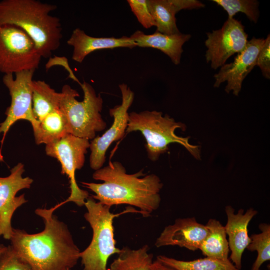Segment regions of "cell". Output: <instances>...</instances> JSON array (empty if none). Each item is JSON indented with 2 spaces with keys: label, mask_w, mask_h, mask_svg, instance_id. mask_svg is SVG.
Listing matches in <instances>:
<instances>
[{
  "label": "cell",
  "mask_w": 270,
  "mask_h": 270,
  "mask_svg": "<svg viewBox=\"0 0 270 270\" xmlns=\"http://www.w3.org/2000/svg\"><path fill=\"white\" fill-rule=\"evenodd\" d=\"M206 225L198 222L194 218H178L168 226L157 238V248L178 246L194 251L199 248L208 234Z\"/></svg>",
  "instance_id": "5bb4252c"
},
{
  "label": "cell",
  "mask_w": 270,
  "mask_h": 270,
  "mask_svg": "<svg viewBox=\"0 0 270 270\" xmlns=\"http://www.w3.org/2000/svg\"><path fill=\"white\" fill-rule=\"evenodd\" d=\"M258 227L262 232L250 236L251 242L246 248L251 252H258V256L251 270H260L262 264L270 260V226L262 223Z\"/></svg>",
  "instance_id": "cb8c5ba5"
},
{
  "label": "cell",
  "mask_w": 270,
  "mask_h": 270,
  "mask_svg": "<svg viewBox=\"0 0 270 270\" xmlns=\"http://www.w3.org/2000/svg\"><path fill=\"white\" fill-rule=\"evenodd\" d=\"M156 260L177 270H240L230 260H222L210 257L184 261L159 255Z\"/></svg>",
  "instance_id": "603a6c76"
},
{
  "label": "cell",
  "mask_w": 270,
  "mask_h": 270,
  "mask_svg": "<svg viewBox=\"0 0 270 270\" xmlns=\"http://www.w3.org/2000/svg\"><path fill=\"white\" fill-rule=\"evenodd\" d=\"M60 64L68 72V76L70 78L77 82L79 84H81L79 80L74 75L72 70L70 68L68 63V60L66 58L62 56H54V58H50L46 64V68L48 70L54 65Z\"/></svg>",
  "instance_id": "f1b7e54d"
},
{
  "label": "cell",
  "mask_w": 270,
  "mask_h": 270,
  "mask_svg": "<svg viewBox=\"0 0 270 270\" xmlns=\"http://www.w3.org/2000/svg\"><path fill=\"white\" fill-rule=\"evenodd\" d=\"M54 207L35 210L44 224L38 233L13 228L11 246L31 270H71L80 258L66 224L54 214Z\"/></svg>",
  "instance_id": "6da1fadb"
},
{
  "label": "cell",
  "mask_w": 270,
  "mask_h": 270,
  "mask_svg": "<svg viewBox=\"0 0 270 270\" xmlns=\"http://www.w3.org/2000/svg\"><path fill=\"white\" fill-rule=\"evenodd\" d=\"M24 165L18 163L10 170V174L6 177H0V236L10 240L13 228L11 220L16 210L28 200L24 194L16 196L20 190L30 188L33 180L28 177H23Z\"/></svg>",
  "instance_id": "7c38bea8"
},
{
  "label": "cell",
  "mask_w": 270,
  "mask_h": 270,
  "mask_svg": "<svg viewBox=\"0 0 270 270\" xmlns=\"http://www.w3.org/2000/svg\"><path fill=\"white\" fill-rule=\"evenodd\" d=\"M60 100V93L56 92L46 82L33 80L32 108L34 116L38 121L59 109Z\"/></svg>",
  "instance_id": "ffe728a7"
},
{
  "label": "cell",
  "mask_w": 270,
  "mask_h": 270,
  "mask_svg": "<svg viewBox=\"0 0 270 270\" xmlns=\"http://www.w3.org/2000/svg\"><path fill=\"white\" fill-rule=\"evenodd\" d=\"M66 42L73 48L72 60L78 63H82L87 56L96 50L116 48H132L137 46L130 37H93L80 28L73 30Z\"/></svg>",
  "instance_id": "2e32d148"
},
{
  "label": "cell",
  "mask_w": 270,
  "mask_h": 270,
  "mask_svg": "<svg viewBox=\"0 0 270 270\" xmlns=\"http://www.w3.org/2000/svg\"><path fill=\"white\" fill-rule=\"evenodd\" d=\"M132 11L138 22L146 28L155 26V22L150 12L147 0H128Z\"/></svg>",
  "instance_id": "4316f807"
},
{
  "label": "cell",
  "mask_w": 270,
  "mask_h": 270,
  "mask_svg": "<svg viewBox=\"0 0 270 270\" xmlns=\"http://www.w3.org/2000/svg\"><path fill=\"white\" fill-rule=\"evenodd\" d=\"M225 211L227 222L224 228L228 236L230 258L236 268L240 270L242 254L251 242L248 234V225L258 212L251 208L245 213L242 209H240L235 214L234 208L230 206L226 207Z\"/></svg>",
  "instance_id": "9a60e30c"
},
{
  "label": "cell",
  "mask_w": 270,
  "mask_h": 270,
  "mask_svg": "<svg viewBox=\"0 0 270 270\" xmlns=\"http://www.w3.org/2000/svg\"><path fill=\"white\" fill-rule=\"evenodd\" d=\"M130 38L136 44L137 46L152 48L162 51L177 65L180 62L182 46L190 38L191 35L181 32L166 34L158 32L148 34L138 30Z\"/></svg>",
  "instance_id": "ac0fdd59"
},
{
  "label": "cell",
  "mask_w": 270,
  "mask_h": 270,
  "mask_svg": "<svg viewBox=\"0 0 270 270\" xmlns=\"http://www.w3.org/2000/svg\"><path fill=\"white\" fill-rule=\"evenodd\" d=\"M56 8L55 4L38 0H2L0 25L20 28L33 40L41 56L50 58L62 37L60 18L50 14Z\"/></svg>",
  "instance_id": "3957f363"
},
{
  "label": "cell",
  "mask_w": 270,
  "mask_h": 270,
  "mask_svg": "<svg viewBox=\"0 0 270 270\" xmlns=\"http://www.w3.org/2000/svg\"><path fill=\"white\" fill-rule=\"evenodd\" d=\"M122 94V104L110 110L113 122L102 136H96L90 142V165L94 171L103 166L106 160V152L114 142L122 138L126 133L129 113L128 110L134 99V93L124 84L119 85Z\"/></svg>",
  "instance_id": "8fae6325"
},
{
  "label": "cell",
  "mask_w": 270,
  "mask_h": 270,
  "mask_svg": "<svg viewBox=\"0 0 270 270\" xmlns=\"http://www.w3.org/2000/svg\"><path fill=\"white\" fill-rule=\"evenodd\" d=\"M148 7L155 22L156 31L166 34L180 33L176 14L182 10H192L204 7L197 0H147Z\"/></svg>",
  "instance_id": "e0dca14e"
},
{
  "label": "cell",
  "mask_w": 270,
  "mask_h": 270,
  "mask_svg": "<svg viewBox=\"0 0 270 270\" xmlns=\"http://www.w3.org/2000/svg\"><path fill=\"white\" fill-rule=\"evenodd\" d=\"M206 226L208 232L199 249L206 257L228 260L230 248L224 226L218 220L212 218L208 220Z\"/></svg>",
  "instance_id": "44dd1931"
},
{
  "label": "cell",
  "mask_w": 270,
  "mask_h": 270,
  "mask_svg": "<svg viewBox=\"0 0 270 270\" xmlns=\"http://www.w3.org/2000/svg\"><path fill=\"white\" fill-rule=\"evenodd\" d=\"M84 206L87 210L84 218L92 228V237L89 246L80 254L83 270H108L109 258L120 251L116 246L114 218L128 212H140L131 208L114 214L110 210V207L96 202L92 196L86 200Z\"/></svg>",
  "instance_id": "277c9868"
},
{
  "label": "cell",
  "mask_w": 270,
  "mask_h": 270,
  "mask_svg": "<svg viewBox=\"0 0 270 270\" xmlns=\"http://www.w3.org/2000/svg\"><path fill=\"white\" fill-rule=\"evenodd\" d=\"M270 35L265 39L256 61V66L261 70L262 76L267 79L270 78Z\"/></svg>",
  "instance_id": "83f0119b"
},
{
  "label": "cell",
  "mask_w": 270,
  "mask_h": 270,
  "mask_svg": "<svg viewBox=\"0 0 270 270\" xmlns=\"http://www.w3.org/2000/svg\"><path fill=\"white\" fill-rule=\"evenodd\" d=\"M227 12L228 18H233L237 13H244L252 22H258L260 12L259 2L256 0H213Z\"/></svg>",
  "instance_id": "d4e9b609"
},
{
  "label": "cell",
  "mask_w": 270,
  "mask_h": 270,
  "mask_svg": "<svg viewBox=\"0 0 270 270\" xmlns=\"http://www.w3.org/2000/svg\"><path fill=\"white\" fill-rule=\"evenodd\" d=\"M206 35V58L214 70L224 64L232 55L242 51L248 42L244 26L234 18H228L220 29Z\"/></svg>",
  "instance_id": "30bf717a"
},
{
  "label": "cell",
  "mask_w": 270,
  "mask_h": 270,
  "mask_svg": "<svg viewBox=\"0 0 270 270\" xmlns=\"http://www.w3.org/2000/svg\"><path fill=\"white\" fill-rule=\"evenodd\" d=\"M150 270H177L173 268L166 266L158 260L153 262Z\"/></svg>",
  "instance_id": "f546056e"
},
{
  "label": "cell",
  "mask_w": 270,
  "mask_h": 270,
  "mask_svg": "<svg viewBox=\"0 0 270 270\" xmlns=\"http://www.w3.org/2000/svg\"><path fill=\"white\" fill-rule=\"evenodd\" d=\"M149 249L147 244L137 250L123 247L108 270H150L153 254Z\"/></svg>",
  "instance_id": "7402d4cb"
},
{
  "label": "cell",
  "mask_w": 270,
  "mask_h": 270,
  "mask_svg": "<svg viewBox=\"0 0 270 270\" xmlns=\"http://www.w3.org/2000/svg\"><path fill=\"white\" fill-rule=\"evenodd\" d=\"M6 248V246H5L4 244H0V256Z\"/></svg>",
  "instance_id": "4dcf8cb0"
},
{
  "label": "cell",
  "mask_w": 270,
  "mask_h": 270,
  "mask_svg": "<svg viewBox=\"0 0 270 270\" xmlns=\"http://www.w3.org/2000/svg\"><path fill=\"white\" fill-rule=\"evenodd\" d=\"M32 130L37 144H46L70 134L68 120L60 108L46 115Z\"/></svg>",
  "instance_id": "d6986e66"
},
{
  "label": "cell",
  "mask_w": 270,
  "mask_h": 270,
  "mask_svg": "<svg viewBox=\"0 0 270 270\" xmlns=\"http://www.w3.org/2000/svg\"><path fill=\"white\" fill-rule=\"evenodd\" d=\"M264 41V38L254 37L248 41L245 48L237 54L234 62L224 64L214 75V87L218 88L226 82V92L229 93L232 91L234 94L238 96L243 80L256 66L257 57Z\"/></svg>",
  "instance_id": "4fadbf2b"
},
{
  "label": "cell",
  "mask_w": 270,
  "mask_h": 270,
  "mask_svg": "<svg viewBox=\"0 0 270 270\" xmlns=\"http://www.w3.org/2000/svg\"><path fill=\"white\" fill-rule=\"evenodd\" d=\"M177 128L182 130L184 124L176 122L168 115L162 116V112L156 110H144L140 112L129 113L126 133L139 131L146 141V150L150 160L156 161L160 156L168 150L172 143H178L184 146L196 159H200L199 146L190 144L188 138L178 136Z\"/></svg>",
  "instance_id": "5b68a950"
},
{
  "label": "cell",
  "mask_w": 270,
  "mask_h": 270,
  "mask_svg": "<svg viewBox=\"0 0 270 270\" xmlns=\"http://www.w3.org/2000/svg\"><path fill=\"white\" fill-rule=\"evenodd\" d=\"M88 140L68 134L62 138L46 144V155L56 158L61 165V173L68 176L70 182V194L64 201L54 206L55 210L68 202H74L78 206L84 205L90 196L88 191L81 189L76 180V172L84 166L85 154L90 148Z\"/></svg>",
  "instance_id": "52a82bcc"
},
{
  "label": "cell",
  "mask_w": 270,
  "mask_h": 270,
  "mask_svg": "<svg viewBox=\"0 0 270 270\" xmlns=\"http://www.w3.org/2000/svg\"><path fill=\"white\" fill-rule=\"evenodd\" d=\"M0 270H31V269L10 245L6 246L0 256Z\"/></svg>",
  "instance_id": "484cf974"
},
{
  "label": "cell",
  "mask_w": 270,
  "mask_h": 270,
  "mask_svg": "<svg viewBox=\"0 0 270 270\" xmlns=\"http://www.w3.org/2000/svg\"><path fill=\"white\" fill-rule=\"evenodd\" d=\"M80 85L84 92V100H78L76 98L80 96L78 92L70 85L64 84L60 92L59 108L68 120L70 134L92 140L97 132L106 127L100 114L103 100L89 83L84 81Z\"/></svg>",
  "instance_id": "8992f818"
},
{
  "label": "cell",
  "mask_w": 270,
  "mask_h": 270,
  "mask_svg": "<svg viewBox=\"0 0 270 270\" xmlns=\"http://www.w3.org/2000/svg\"><path fill=\"white\" fill-rule=\"evenodd\" d=\"M36 70H24L14 74H4L2 80L8 88L11 102L5 112L4 121L0 123V134H2L0 140V161L3 160L2 148L6 135L18 120H26L30 122L32 128L38 124L32 108V83Z\"/></svg>",
  "instance_id": "9c48e42d"
},
{
  "label": "cell",
  "mask_w": 270,
  "mask_h": 270,
  "mask_svg": "<svg viewBox=\"0 0 270 270\" xmlns=\"http://www.w3.org/2000/svg\"><path fill=\"white\" fill-rule=\"evenodd\" d=\"M143 170L130 174L121 162L110 161L96 170L92 178L102 183L82 182L94 193L91 196L102 204H128L140 208V214L148 216L160 206V192L163 184L154 174L145 175Z\"/></svg>",
  "instance_id": "7a4b0ae2"
},
{
  "label": "cell",
  "mask_w": 270,
  "mask_h": 270,
  "mask_svg": "<svg viewBox=\"0 0 270 270\" xmlns=\"http://www.w3.org/2000/svg\"><path fill=\"white\" fill-rule=\"evenodd\" d=\"M42 57L31 38L22 28L0 25V72L14 74L36 70Z\"/></svg>",
  "instance_id": "ba28073f"
}]
</instances>
